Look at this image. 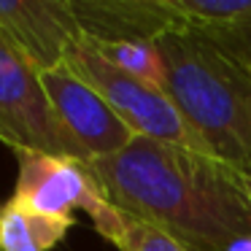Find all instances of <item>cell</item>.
<instances>
[{
  "label": "cell",
  "instance_id": "1",
  "mask_svg": "<svg viewBox=\"0 0 251 251\" xmlns=\"http://www.w3.org/2000/svg\"><path fill=\"white\" fill-rule=\"evenodd\" d=\"M89 165L108 202L168 229L192 251H224L251 235L246 176L213 154L132 138L119 154Z\"/></svg>",
  "mask_w": 251,
  "mask_h": 251
},
{
  "label": "cell",
  "instance_id": "2",
  "mask_svg": "<svg viewBox=\"0 0 251 251\" xmlns=\"http://www.w3.org/2000/svg\"><path fill=\"white\" fill-rule=\"evenodd\" d=\"M165 92L205 149L251 176V65L197 30L176 27L157 41Z\"/></svg>",
  "mask_w": 251,
  "mask_h": 251
},
{
  "label": "cell",
  "instance_id": "3",
  "mask_svg": "<svg viewBox=\"0 0 251 251\" xmlns=\"http://www.w3.org/2000/svg\"><path fill=\"white\" fill-rule=\"evenodd\" d=\"M65 65L114 108V114L130 127L135 138H151L211 154L162 87L119 71L108 60H103L87 41H78L68 51Z\"/></svg>",
  "mask_w": 251,
  "mask_h": 251
},
{
  "label": "cell",
  "instance_id": "4",
  "mask_svg": "<svg viewBox=\"0 0 251 251\" xmlns=\"http://www.w3.org/2000/svg\"><path fill=\"white\" fill-rule=\"evenodd\" d=\"M0 141L14 151L84 159L41 84V73L0 35ZM87 162V159H84Z\"/></svg>",
  "mask_w": 251,
  "mask_h": 251
},
{
  "label": "cell",
  "instance_id": "5",
  "mask_svg": "<svg viewBox=\"0 0 251 251\" xmlns=\"http://www.w3.org/2000/svg\"><path fill=\"white\" fill-rule=\"evenodd\" d=\"M19 165L14 200L54 219H76L84 211L89 219L108 202L92 165L76 157H54L44 151H14Z\"/></svg>",
  "mask_w": 251,
  "mask_h": 251
},
{
  "label": "cell",
  "instance_id": "6",
  "mask_svg": "<svg viewBox=\"0 0 251 251\" xmlns=\"http://www.w3.org/2000/svg\"><path fill=\"white\" fill-rule=\"evenodd\" d=\"M41 84L60 125L76 141L87 162L114 157L132 143V130L108 103L68 65L41 73Z\"/></svg>",
  "mask_w": 251,
  "mask_h": 251
},
{
  "label": "cell",
  "instance_id": "7",
  "mask_svg": "<svg viewBox=\"0 0 251 251\" xmlns=\"http://www.w3.org/2000/svg\"><path fill=\"white\" fill-rule=\"evenodd\" d=\"M0 35L38 73L65 65L84 41L71 0H0Z\"/></svg>",
  "mask_w": 251,
  "mask_h": 251
},
{
  "label": "cell",
  "instance_id": "8",
  "mask_svg": "<svg viewBox=\"0 0 251 251\" xmlns=\"http://www.w3.org/2000/svg\"><path fill=\"white\" fill-rule=\"evenodd\" d=\"M84 41H151L176 30L168 0H71Z\"/></svg>",
  "mask_w": 251,
  "mask_h": 251
},
{
  "label": "cell",
  "instance_id": "9",
  "mask_svg": "<svg viewBox=\"0 0 251 251\" xmlns=\"http://www.w3.org/2000/svg\"><path fill=\"white\" fill-rule=\"evenodd\" d=\"M178 27L197 30L251 65V0H168Z\"/></svg>",
  "mask_w": 251,
  "mask_h": 251
},
{
  "label": "cell",
  "instance_id": "10",
  "mask_svg": "<svg viewBox=\"0 0 251 251\" xmlns=\"http://www.w3.org/2000/svg\"><path fill=\"white\" fill-rule=\"evenodd\" d=\"M76 219H54L8 200L0 208V251H49L68 235Z\"/></svg>",
  "mask_w": 251,
  "mask_h": 251
},
{
  "label": "cell",
  "instance_id": "11",
  "mask_svg": "<svg viewBox=\"0 0 251 251\" xmlns=\"http://www.w3.org/2000/svg\"><path fill=\"white\" fill-rule=\"evenodd\" d=\"M92 224L119 251H192L168 229L157 227L130 211H122L114 202H105L92 216Z\"/></svg>",
  "mask_w": 251,
  "mask_h": 251
},
{
  "label": "cell",
  "instance_id": "12",
  "mask_svg": "<svg viewBox=\"0 0 251 251\" xmlns=\"http://www.w3.org/2000/svg\"><path fill=\"white\" fill-rule=\"evenodd\" d=\"M103 60L141 81L165 87V65L151 41H87Z\"/></svg>",
  "mask_w": 251,
  "mask_h": 251
},
{
  "label": "cell",
  "instance_id": "13",
  "mask_svg": "<svg viewBox=\"0 0 251 251\" xmlns=\"http://www.w3.org/2000/svg\"><path fill=\"white\" fill-rule=\"evenodd\" d=\"M224 251H251V235H243V238H238L232 246H227Z\"/></svg>",
  "mask_w": 251,
  "mask_h": 251
},
{
  "label": "cell",
  "instance_id": "14",
  "mask_svg": "<svg viewBox=\"0 0 251 251\" xmlns=\"http://www.w3.org/2000/svg\"><path fill=\"white\" fill-rule=\"evenodd\" d=\"M246 186H249V192H251V176H246Z\"/></svg>",
  "mask_w": 251,
  "mask_h": 251
}]
</instances>
